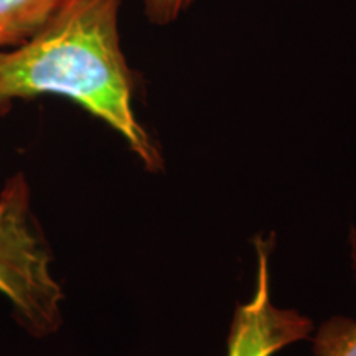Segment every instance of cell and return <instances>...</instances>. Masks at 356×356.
<instances>
[{
	"label": "cell",
	"instance_id": "cell-2",
	"mask_svg": "<svg viewBox=\"0 0 356 356\" xmlns=\"http://www.w3.org/2000/svg\"><path fill=\"white\" fill-rule=\"evenodd\" d=\"M0 293L30 337L60 330L65 296L51 274V252L33 216L24 173L12 175L0 190Z\"/></svg>",
	"mask_w": 356,
	"mask_h": 356
},
{
	"label": "cell",
	"instance_id": "cell-6",
	"mask_svg": "<svg viewBox=\"0 0 356 356\" xmlns=\"http://www.w3.org/2000/svg\"><path fill=\"white\" fill-rule=\"evenodd\" d=\"M144 13L154 25L167 26L180 19L195 0H142Z\"/></svg>",
	"mask_w": 356,
	"mask_h": 356
},
{
	"label": "cell",
	"instance_id": "cell-1",
	"mask_svg": "<svg viewBox=\"0 0 356 356\" xmlns=\"http://www.w3.org/2000/svg\"><path fill=\"white\" fill-rule=\"evenodd\" d=\"M122 0H63L26 42L0 48V118L13 102L63 96L127 142L147 170L162 155L134 113V81L119 35Z\"/></svg>",
	"mask_w": 356,
	"mask_h": 356
},
{
	"label": "cell",
	"instance_id": "cell-5",
	"mask_svg": "<svg viewBox=\"0 0 356 356\" xmlns=\"http://www.w3.org/2000/svg\"><path fill=\"white\" fill-rule=\"evenodd\" d=\"M356 269V239H353ZM315 356H356V318L335 317L327 320L314 338Z\"/></svg>",
	"mask_w": 356,
	"mask_h": 356
},
{
	"label": "cell",
	"instance_id": "cell-4",
	"mask_svg": "<svg viewBox=\"0 0 356 356\" xmlns=\"http://www.w3.org/2000/svg\"><path fill=\"white\" fill-rule=\"evenodd\" d=\"M61 2L63 0H0V48L26 42Z\"/></svg>",
	"mask_w": 356,
	"mask_h": 356
},
{
	"label": "cell",
	"instance_id": "cell-3",
	"mask_svg": "<svg viewBox=\"0 0 356 356\" xmlns=\"http://www.w3.org/2000/svg\"><path fill=\"white\" fill-rule=\"evenodd\" d=\"M254 296L236 310L226 356H273L286 346L309 338L312 320L299 312L279 309L270 300V241L257 238Z\"/></svg>",
	"mask_w": 356,
	"mask_h": 356
}]
</instances>
